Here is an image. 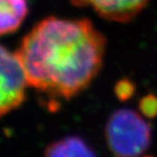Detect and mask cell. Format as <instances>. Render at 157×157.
Listing matches in <instances>:
<instances>
[{
	"label": "cell",
	"mask_w": 157,
	"mask_h": 157,
	"mask_svg": "<svg viewBox=\"0 0 157 157\" xmlns=\"http://www.w3.org/2000/svg\"><path fill=\"white\" fill-rule=\"evenodd\" d=\"M105 38L87 19L42 20L16 52L29 85L52 100L85 89L101 67Z\"/></svg>",
	"instance_id": "6da1fadb"
},
{
	"label": "cell",
	"mask_w": 157,
	"mask_h": 157,
	"mask_svg": "<svg viewBox=\"0 0 157 157\" xmlns=\"http://www.w3.org/2000/svg\"><path fill=\"white\" fill-rule=\"evenodd\" d=\"M106 141L117 156H139L148 150L151 127L139 114L130 109H121L112 115L106 124Z\"/></svg>",
	"instance_id": "7a4b0ae2"
},
{
	"label": "cell",
	"mask_w": 157,
	"mask_h": 157,
	"mask_svg": "<svg viewBox=\"0 0 157 157\" xmlns=\"http://www.w3.org/2000/svg\"><path fill=\"white\" fill-rule=\"evenodd\" d=\"M0 64V114L4 116L23 103L26 98V86L29 82L16 52L12 53L2 47Z\"/></svg>",
	"instance_id": "3957f363"
},
{
	"label": "cell",
	"mask_w": 157,
	"mask_h": 157,
	"mask_svg": "<svg viewBox=\"0 0 157 157\" xmlns=\"http://www.w3.org/2000/svg\"><path fill=\"white\" fill-rule=\"evenodd\" d=\"M149 0H71L77 7H90L109 21L125 23L136 17Z\"/></svg>",
	"instance_id": "277c9868"
},
{
	"label": "cell",
	"mask_w": 157,
	"mask_h": 157,
	"mask_svg": "<svg viewBox=\"0 0 157 157\" xmlns=\"http://www.w3.org/2000/svg\"><path fill=\"white\" fill-rule=\"evenodd\" d=\"M28 13L26 0H0V32L15 31Z\"/></svg>",
	"instance_id": "5b68a950"
},
{
	"label": "cell",
	"mask_w": 157,
	"mask_h": 157,
	"mask_svg": "<svg viewBox=\"0 0 157 157\" xmlns=\"http://www.w3.org/2000/svg\"><path fill=\"white\" fill-rule=\"evenodd\" d=\"M44 154L49 157H83L94 156L95 152L83 139L78 136H69L48 146Z\"/></svg>",
	"instance_id": "8992f818"
},
{
	"label": "cell",
	"mask_w": 157,
	"mask_h": 157,
	"mask_svg": "<svg viewBox=\"0 0 157 157\" xmlns=\"http://www.w3.org/2000/svg\"><path fill=\"white\" fill-rule=\"evenodd\" d=\"M141 113L147 117H154L157 116V97L149 94L141 98L139 102Z\"/></svg>",
	"instance_id": "52a82bcc"
},
{
	"label": "cell",
	"mask_w": 157,
	"mask_h": 157,
	"mask_svg": "<svg viewBox=\"0 0 157 157\" xmlns=\"http://www.w3.org/2000/svg\"><path fill=\"white\" fill-rule=\"evenodd\" d=\"M134 90H136L134 84L127 78H123V80L119 81L115 86V93L117 97L122 101L132 98Z\"/></svg>",
	"instance_id": "ba28073f"
}]
</instances>
